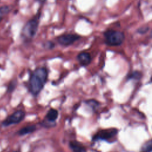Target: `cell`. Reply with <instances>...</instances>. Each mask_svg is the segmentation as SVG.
<instances>
[{"instance_id":"cell-1","label":"cell","mask_w":152,"mask_h":152,"mask_svg":"<svg viewBox=\"0 0 152 152\" xmlns=\"http://www.w3.org/2000/svg\"><path fill=\"white\" fill-rule=\"evenodd\" d=\"M48 78V72L44 68L36 69L31 75L29 89L31 94L37 95L43 88Z\"/></svg>"},{"instance_id":"cell-14","label":"cell","mask_w":152,"mask_h":152,"mask_svg":"<svg viewBox=\"0 0 152 152\" xmlns=\"http://www.w3.org/2000/svg\"><path fill=\"white\" fill-rule=\"evenodd\" d=\"M38 1H39L41 2H43L44 1H45V0H38Z\"/></svg>"},{"instance_id":"cell-11","label":"cell","mask_w":152,"mask_h":152,"mask_svg":"<svg viewBox=\"0 0 152 152\" xmlns=\"http://www.w3.org/2000/svg\"><path fill=\"white\" fill-rule=\"evenodd\" d=\"M152 151V140L146 142L141 147V152H151Z\"/></svg>"},{"instance_id":"cell-10","label":"cell","mask_w":152,"mask_h":152,"mask_svg":"<svg viewBox=\"0 0 152 152\" xmlns=\"http://www.w3.org/2000/svg\"><path fill=\"white\" fill-rule=\"evenodd\" d=\"M36 129V127L35 125H28L20 129L18 131V134L20 135H24L33 132Z\"/></svg>"},{"instance_id":"cell-17","label":"cell","mask_w":152,"mask_h":152,"mask_svg":"<svg viewBox=\"0 0 152 152\" xmlns=\"http://www.w3.org/2000/svg\"><path fill=\"white\" fill-rule=\"evenodd\" d=\"M151 81H152V77H151Z\"/></svg>"},{"instance_id":"cell-13","label":"cell","mask_w":152,"mask_h":152,"mask_svg":"<svg viewBox=\"0 0 152 152\" xmlns=\"http://www.w3.org/2000/svg\"><path fill=\"white\" fill-rule=\"evenodd\" d=\"M149 28L147 26H143L140 27L139 29H138V32L141 33V34H144L145 33H146L148 30Z\"/></svg>"},{"instance_id":"cell-12","label":"cell","mask_w":152,"mask_h":152,"mask_svg":"<svg viewBox=\"0 0 152 152\" xmlns=\"http://www.w3.org/2000/svg\"><path fill=\"white\" fill-rule=\"evenodd\" d=\"M141 77V74L138 71H135L132 72L128 77L129 79H139Z\"/></svg>"},{"instance_id":"cell-2","label":"cell","mask_w":152,"mask_h":152,"mask_svg":"<svg viewBox=\"0 0 152 152\" xmlns=\"http://www.w3.org/2000/svg\"><path fill=\"white\" fill-rule=\"evenodd\" d=\"M104 35L106 43L109 46H119L125 39L124 34L119 31L109 30L106 31Z\"/></svg>"},{"instance_id":"cell-5","label":"cell","mask_w":152,"mask_h":152,"mask_svg":"<svg viewBox=\"0 0 152 152\" xmlns=\"http://www.w3.org/2000/svg\"><path fill=\"white\" fill-rule=\"evenodd\" d=\"M117 132L118 131L116 129H108L101 130L93 137V140H108L115 137L116 135Z\"/></svg>"},{"instance_id":"cell-15","label":"cell","mask_w":152,"mask_h":152,"mask_svg":"<svg viewBox=\"0 0 152 152\" xmlns=\"http://www.w3.org/2000/svg\"><path fill=\"white\" fill-rule=\"evenodd\" d=\"M1 20H2V17L0 15V22H1Z\"/></svg>"},{"instance_id":"cell-9","label":"cell","mask_w":152,"mask_h":152,"mask_svg":"<svg viewBox=\"0 0 152 152\" xmlns=\"http://www.w3.org/2000/svg\"><path fill=\"white\" fill-rule=\"evenodd\" d=\"M58 116V112L55 109H50L46 115V119L49 122H55Z\"/></svg>"},{"instance_id":"cell-4","label":"cell","mask_w":152,"mask_h":152,"mask_svg":"<svg viewBox=\"0 0 152 152\" xmlns=\"http://www.w3.org/2000/svg\"><path fill=\"white\" fill-rule=\"evenodd\" d=\"M25 112L22 110H18L12 113L8 116L2 122V125L4 126H9L12 124H15L20 122L25 116Z\"/></svg>"},{"instance_id":"cell-3","label":"cell","mask_w":152,"mask_h":152,"mask_svg":"<svg viewBox=\"0 0 152 152\" xmlns=\"http://www.w3.org/2000/svg\"><path fill=\"white\" fill-rule=\"evenodd\" d=\"M39 21L36 18L32 19L28 21L24 27L22 31L23 37L26 39L29 40L32 39L36 33L38 27Z\"/></svg>"},{"instance_id":"cell-18","label":"cell","mask_w":152,"mask_h":152,"mask_svg":"<svg viewBox=\"0 0 152 152\" xmlns=\"http://www.w3.org/2000/svg\"><path fill=\"white\" fill-rule=\"evenodd\" d=\"M14 152H18V151H14Z\"/></svg>"},{"instance_id":"cell-16","label":"cell","mask_w":152,"mask_h":152,"mask_svg":"<svg viewBox=\"0 0 152 152\" xmlns=\"http://www.w3.org/2000/svg\"><path fill=\"white\" fill-rule=\"evenodd\" d=\"M151 36H152V31H151Z\"/></svg>"},{"instance_id":"cell-7","label":"cell","mask_w":152,"mask_h":152,"mask_svg":"<svg viewBox=\"0 0 152 152\" xmlns=\"http://www.w3.org/2000/svg\"><path fill=\"white\" fill-rule=\"evenodd\" d=\"M77 58L80 64L83 66H86L88 65L91 60L90 55L86 52H83L79 53Z\"/></svg>"},{"instance_id":"cell-8","label":"cell","mask_w":152,"mask_h":152,"mask_svg":"<svg viewBox=\"0 0 152 152\" xmlns=\"http://www.w3.org/2000/svg\"><path fill=\"white\" fill-rule=\"evenodd\" d=\"M69 147L73 152H86L83 145L77 141H70Z\"/></svg>"},{"instance_id":"cell-6","label":"cell","mask_w":152,"mask_h":152,"mask_svg":"<svg viewBox=\"0 0 152 152\" xmlns=\"http://www.w3.org/2000/svg\"><path fill=\"white\" fill-rule=\"evenodd\" d=\"M80 37L75 34H64L58 37V42L63 46H68L74 43Z\"/></svg>"}]
</instances>
